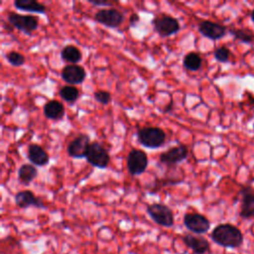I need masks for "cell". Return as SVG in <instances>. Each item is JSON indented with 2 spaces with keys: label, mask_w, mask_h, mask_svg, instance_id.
I'll return each instance as SVG.
<instances>
[{
  "label": "cell",
  "mask_w": 254,
  "mask_h": 254,
  "mask_svg": "<svg viewBox=\"0 0 254 254\" xmlns=\"http://www.w3.org/2000/svg\"><path fill=\"white\" fill-rule=\"evenodd\" d=\"M147 213L159 225L164 227H172L174 225V213L172 209L160 202L152 203L147 206Z\"/></svg>",
  "instance_id": "obj_4"
},
{
  "label": "cell",
  "mask_w": 254,
  "mask_h": 254,
  "mask_svg": "<svg viewBox=\"0 0 254 254\" xmlns=\"http://www.w3.org/2000/svg\"><path fill=\"white\" fill-rule=\"evenodd\" d=\"M89 3L94 5V6H101V7H104V6H111V2H108V1H93V0H89Z\"/></svg>",
  "instance_id": "obj_29"
},
{
  "label": "cell",
  "mask_w": 254,
  "mask_h": 254,
  "mask_svg": "<svg viewBox=\"0 0 254 254\" xmlns=\"http://www.w3.org/2000/svg\"><path fill=\"white\" fill-rule=\"evenodd\" d=\"M85 159L87 163L98 169H105L110 162L107 150L98 142H91L89 144Z\"/></svg>",
  "instance_id": "obj_5"
},
{
  "label": "cell",
  "mask_w": 254,
  "mask_h": 254,
  "mask_svg": "<svg viewBox=\"0 0 254 254\" xmlns=\"http://www.w3.org/2000/svg\"><path fill=\"white\" fill-rule=\"evenodd\" d=\"M61 58L69 64H76L81 61L82 55L78 48L73 45H66L61 51Z\"/></svg>",
  "instance_id": "obj_21"
},
{
  "label": "cell",
  "mask_w": 254,
  "mask_h": 254,
  "mask_svg": "<svg viewBox=\"0 0 254 254\" xmlns=\"http://www.w3.org/2000/svg\"><path fill=\"white\" fill-rule=\"evenodd\" d=\"M201 64H202V60L197 53L190 52L184 57L183 65L188 70L196 71L201 67Z\"/></svg>",
  "instance_id": "obj_22"
},
{
  "label": "cell",
  "mask_w": 254,
  "mask_h": 254,
  "mask_svg": "<svg viewBox=\"0 0 254 254\" xmlns=\"http://www.w3.org/2000/svg\"><path fill=\"white\" fill-rule=\"evenodd\" d=\"M14 7L21 11L39 14H44L47 11V7L36 0H15Z\"/></svg>",
  "instance_id": "obj_19"
},
{
  "label": "cell",
  "mask_w": 254,
  "mask_h": 254,
  "mask_svg": "<svg viewBox=\"0 0 254 254\" xmlns=\"http://www.w3.org/2000/svg\"><path fill=\"white\" fill-rule=\"evenodd\" d=\"M214 59L219 63H226L229 61L230 57V51L226 47H219L215 49L213 53Z\"/></svg>",
  "instance_id": "obj_26"
},
{
  "label": "cell",
  "mask_w": 254,
  "mask_h": 254,
  "mask_svg": "<svg viewBox=\"0 0 254 254\" xmlns=\"http://www.w3.org/2000/svg\"><path fill=\"white\" fill-rule=\"evenodd\" d=\"M210 237L213 242L226 248L239 247L243 242L242 232L236 226L229 223L218 224L215 226Z\"/></svg>",
  "instance_id": "obj_1"
},
{
  "label": "cell",
  "mask_w": 254,
  "mask_h": 254,
  "mask_svg": "<svg viewBox=\"0 0 254 254\" xmlns=\"http://www.w3.org/2000/svg\"><path fill=\"white\" fill-rule=\"evenodd\" d=\"M241 193L240 216L242 218L254 217V192L250 188H243Z\"/></svg>",
  "instance_id": "obj_16"
},
{
  "label": "cell",
  "mask_w": 254,
  "mask_h": 254,
  "mask_svg": "<svg viewBox=\"0 0 254 254\" xmlns=\"http://www.w3.org/2000/svg\"><path fill=\"white\" fill-rule=\"evenodd\" d=\"M15 203L20 208H28L30 206L38 207V208H46V204L44 201L35 195L32 190H20L15 194Z\"/></svg>",
  "instance_id": "obj_12"
},
{
  "label": "cell",
  "mask_w": 254,
  "mask_h": 254,
  "mask_svg": "<svg viewBox=\"0 0 254 254\" xmlns=\"http://www.w3.org/2000/svg\"><path fill=\"white\" fill-rule=\"evenodd\" d=\"M230 34L233 35L235 39L242 41L243 43L251 44L254 42V35L251 33V31L243 29H231Z\"/></svg>",
  "instance_id": "obj_24"
},
{
  "label": "cell",
  "mask_w": 254,
  "mask_h": 254,
  "mask_svg": "<svg viewBox=\"0 0 254 254\" xmlns=\"http://www.w3.org/2000/svg\"><path fill=\"white\" fill-rule=\"evenodd\" d=\"M188 155H189V150L187 146L180 144L162 153L160 155L159 160L162 164H165L167 166H174L186 160Z\"/></svg>",
  "instance_id": "obj_10"
},
{
  "label": "cell",
  "mask_w": 254,
  "mask_h": 254,
  "mask_svg": "<svg viewBox=\"0 0 254 254\" xmlns=\"http://www.w3.org/2000/svg\"><path fill=\"white\" fill-rule=\"evenodd\" d=\"M94 20L108 28H117L124 21V15L115 8L100 9L94 14Z\"/></svg>",
  "instance_id": "obj_8"
},
{
  "label": "cell",
  "mask_w": 254,
  "mask_h": 254,
  "mask_svg": "<svg viewBox=\"0 0 254 254\" xmlns=\"http://www.w3.org/2000/svg\"><path fill=\"white\" fill-rule=\"evenodd\" d=\"M7 20L13 27L27 35H31L39 27L38 19L32 15H22L10 12L7 14Z\"/></svg>",
  "instance_id": "obj_6"
},
{
  "label": "cell",
  "mask_w": 254,
  "mask_h": 254,
  "mask_svg": "<svg viewBox=\"0 0 254 254\" xmlns=\"http://www.w3.org/2000/svg\"><path fill=\"white\" fill-rule=\"evenodd\" d=\"M28 159L34 166L43 167L49 163V154L37 144H31L28 147Z\"/></svg>",
  "instance_id": "obj_17"
},
{
  "label": "cell",
  "mask_w": 254,
  "mask_h": 254,
  "mask_svg": "<svg viewBox=\"0 0 254 254\" xmlns=\"http://www.w3.org/2000/svg\"><path fill=\"white\" fill-rule=\"evenodd\" d=\"M59 94L64 101L68 102L69 104H72L73 102H75L79 97L78 89L72 85H64L61 87Z\"/></svg>",
  "instance_id": "obj_23"
},
{
  "label": "cell",
  "mask_w": 254,
  "mask_h": 254,
  "mask_svg": "<svg viewBox=\"0 0 254 254\" xmlns=\"http://www.w3.org/2000/svg\"><path fill=\"white\" fill-rule=\"evenodd\" d=\"M90 138L86 134H79L67 145V154L71 158H85L88 146L90 144Z\"/></svg>",
  "instance_id": "obj_11"
},
{
  "label": "cell",
  "mask_w": 254,
  "mask_h": 254,
  "mask_svg": "<svg viewBox=\"0 0 254 254\" xmlns=\"http://www.w3.org/2000/svg\"><path fill=\"white\" fill-rule=\"evenodd\" d=\"M184 243L192 250L194 254H205L209 251L210 245L207 239L200 235H193L190 233H186L183 235Z\"/></svg>",
  "instance_id": "obj_15"
},
{
  "label": "cell",
  "mask_w": 254,
  "mask_h": 254,
  "mask_svg": "<svg viewBox=\"0 0 254 254\" xmlns=\"http://www.w3.org/2000/svg\"><path fill=\"white\" fill-rule=\"evenodd\" d=\"M44 114L48 119L61 120L64 115V107L58 100H50L44 106Z\"/></svg>",
  "instance_id": "obj_18"
},
{
  "label": "cell",
  "mask_w": 254,
  "mask_h": 254,
  "mask_svg": "<svg viewBox=\"0 0 254 254\" xmlns=\"http://www.w3.org/2000/svg\"><path fill=\"white\" fill-rule=\"evenodd\" d=\"M184 224L190 231L195 234H203L209 230V220L200 213L190 212L184 216Z\"/></svg>",
  "instance_id": "obj_9"
},
{
  "label": "cell",
  "mask_w": 254,
  "mask_h": 254,
  "mask_svg": "<svg viewBox=\"0 0 254 254\" xmlns=\"http://www.w3.org/2000/svg\"><path fill=\"white\" fill-rule=\"evenodd\" d=\"M137 138L144 147L156 149L164 145L166 133L159 127H143L137 131Z\"/></svg>",
  "instance_id": "obj_2"
},
{
  "label": "cell",
  "mask_w": 254,
  "mask_h": 254,
  "mask_svg": "<svg viewBox=\"0 0 254 254\" xmlns=\"http://www.w3.org/2000/svg\"><path fill=\"white\" fill-rule=\"evenodd\" d=\"M127 170L132 176L143 174L148 166L147 154L140 149H132L126 159Z\"/></svg>",
  "instance_id": "obj_7"
},
{
  "label": "cell",
  "mask_w": 254,
  "mask_h": 254,
  "mask_svg": "<svg viewBox=\"0 0 254 254\" xmlns=\"http://www.w3.org/2000/svg\"><path fill=\"white\" fill-rule=\"evenodd\" d=\"M139 21H140V16L137 13L131 14V16L129 17V25H130V27L137 26Z\"/></svg>",
  "instance_id": "obj_28"
},
{
  "label": "cell",
  "mask_w": 254,
  "mask_h": 254,
  "mask_svg": "<svg viewBox=\"0 0 254 254\" xmlns=\"http://www.w3.org/2000/svg\"><path fill=\"white\" fill-rule=\"evenodd\" d=\"M6 60L8 61V63L14 66H21L25 64V57L18 52L12 51L9 52L8 54H6Z\"/></svg>",
  "instance_id": "obj_25"
},
{
  "label": "cell",
  "mask_w": 254,
  "mask_h": 254,
  "mask_svg": "<svg viewBox=\"0 0 254 254\" xmlns=\"http://www.w3.org/2000/svg\"><path fill=\"white\" fill-rule=\"evenodd\" d=\"M198 32L210 40H219L226 34V27L211 21H202L198 24Z\"/></svg>",
  "instance_id": "obj_14"
},
{
  "label": "cell",
  "mask_w": 254,
  "mask_h": 254,
  "mask_svg": "<svg viewBox=\"0 0 254 254\" xmlns=\"http://www.w3.org/2000/svg\"><path fill=\"white\" fill-rule=\"evenodd\" d=\"M172 107H173V103H172V102H170V105H169L168 107H166V109H165V111H164V112H170V111H171V109H172Z\"/></svg>",
  "instance_id": "obj_30"
},
{
  "label": "cell",
  "mask_w": 254,
  "mask_h": 254,
  "mask_svg": "<svg viewBox=\"0 0 254 254\" xmlns=\"http://www.w3.org/2000/svg\"><path fill=\"white\" fill-rule=\"evenodd\" d=\"M37 176L38 170L33 164H23L18 170V180L24 186H29Z\"/></svg>",
  "instance_id": "obj_20"
},
{
  "label": "cell",
  "mask_w": 254,
  "mask_h": 254,
  "mask_svg": "<svg viewBox=\"0 0 254 254\" xmlns=\"http://www.w3.org/2000/svg\"><path fill=\"white\" fill-rule=\"evenodd\" d=\"M152 24L154 30L163 38L176 34L181 28L179 21L176 18L164 13L156 15L152 20Z\"/></svg>",
  "instance_id": "obj_3"
},
{
  "label": "cell",
  "mask_w": 254,
  "mask_h": 254,
  "mask_svg": "<svg viewBox=\"0 0 254 254\" xmlns=\"http://www.w3.org/2000/svg\"><path fill=\"white\" fill-rule=\"evenodd\" d=\"M62 78L69 84L82 83L86 77L85 69L79 64H67L61 71Z\"/></svg>",
  "instance_id": "obj_13"
},
{
  "label": "cell",
  "mask_w": 254,
  "mask_h": 254,
  "mask_svg": "<svg viewBox=\"0 0 254 254\" xmlns=\"http://www.w3.org/2000/svg\"><path fill=\"white\" fill-rule=\"evenodd\" d=\"M93 96H94V99L97 102H99L101 104H104V105L108 104L111 101V94L108 91H106V90L95 91Z\"/></svg>",
  "instance_id": "obj_27"
},
{
  "label": "cell",
  "mask_w": 254,
  "mask_h": 254,
  "mask_svg": "<svg viewBox=\"0 0 254 254\" xmlns=\"http://www.w3.org/2000/svg\"><path fill=\"white\" fill-rule=\"evenodd\" d=\"M251 19H252V21L254 22V10H253L252 13H251Z\"/></svg>",
  "instance_id": "obj_31"
}]
</instances>
